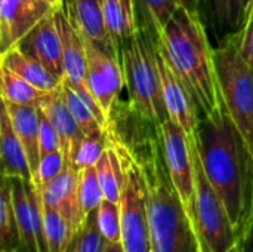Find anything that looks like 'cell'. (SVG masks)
Segmentation results:
<instances>
[{"label": "cell", "mask_w": 253, "mask_h": 252, "mask_svg": "<svg viewBox=\"0 0 253 252\" xmlns=\"http://www.w3.org/2000/svg\"><path fill=\"white\" fill-rule=\"evenodd\" d=\"M156 39L139 27L136 34L120 48L130 107L136 117L157 128L169 114L165 105L156 53Z\"/></svg>", "instance_id": "277c9868"}, {"label": "cell", "mask_w": 253, "mask_h": 252, "mask_svg": "<svg viewBox=\"0 0 253 252\" xmlns=\"http://www.w3.org/2000/svg\"><path fill=\"white\" fill-rule=\"evenodd\" d=\"M98 180L104 193V199L111 201L114 203H120L122 196V184H123V166L120 156L110 141L108 147L104 150L96 165Z\"/></svg>", "instance_id": "603a6c76"}, {"label": "cell", "mask_w": 253, "mask_h": 252, "mask_svg": "<svg viewBox=\"0 0 253 252\" xmlns=\"http://www.w3.org/2000/svg\"><path fill=\"white\" fill-rule=\"evenodd\" d=\"M139 27L156 40L163 34L166 25L179 7L178 0H135Z\"/></svg>", "instance_id": "7402d4cb"}, {"label": "cell", "mask_w": 253, "mask_h": 252, "mask_svg": "<svg viewBox=\"0 0 253 252\" xmlns=\"http://www.w3.org/2000/svg\"><path fill=\"white\" fill-rule=\"evenodd\" d=\"M4 178L9 181L10 186L12 203L21 233L22 250L24 252H39L37 239L34 235V226H33V209L27 193L25 181L19 177H4Z\"/></svg>", "instance_id": "ffe728a7"}, {"label": "cell", "mask_w": 253, "mask_h": 252, "mask_svg": "<svg viewBox=\"0 0 253 252\" xmlns=\"http://www.w3.org/2000/svg\"><path fill=\"white\" fill-rule=\"evenodd\" d=\"M249 6L251 0H212L209 4L216 24L228 27L234 31L243 28L248 19Z\"/></svg>", "instance_id": "4316f807"}, {"label": "cell", "mask_w": 253, "mask_h": 252, "mask_svg": "<svg viewBox=\"0 0 253 252\" xmlns=\"http://www.w3.org/2000/svg\"><path fill=\"white\" fill-rule=\"evenodd\" d=\"M240 31V43H239V50L242 58L253 67V18H249L243 28Z\"/></svg>", "instance_id": "836d02e7"}, {"label": "cell", "mask_w": 253, "mask_h": 252, "mask_svg": "<svg viewBox=\"0 0 253 252\" xmlns=\"http://www.w3.org/2000/svg\"><path fill=\"white\" fill-rule=\"evenodd\" d=\"M110 141L116 147L123 166L120 196L123 250L125 252H151L148 205L139 165L116 128L110 132Z\"/></svg>", "instance_id": "8992f818"}, {"label": "cell", "mask_w": 253, "mask_h": 252, "mask_svg": "<svg viewBox=\"0 0 253 252\" xmlns=\"http://www.w3.org/2000/svg\"><path fill=\"white\" fill-rule=\"evenodd\" d=\"M16 252H21V251H16Z\"/></svg>", "instance_id": "60d3db41"}, {"label": "cell", "mask_w": 253, "mask_h": 252, "mask_svg": "<svg viewBox=\"0 0 253 252\" xmlns=\"http://www.w3.org/2000/svg\"><path fill=\"white\" fill-rule=\"evenodd\" d=\"M55 12V10H53ZM53 12L39 21L16 46L28 56L44 65L58 80L64 79L62 42L55 22Z\"/></svg>", "instance_id": "7c38bea8"}, {"label": "cell", "mask_w": 253, "mask_h": 252, "mask_svg": "<svg viewBox=\"0 0 253 252\" xmlns=\"http://www.w3.org/2000/svg\"><path fill=\"white\" fill-rule=\"evenodd\" d=\"M249 18H253V0H251V6H249V12H248V19ZM246 19V21H248ZM246 24V22H245Z\"/></svg>", "instance_id": "f35d334b"}, {"label": "cell", "mask_w": 253, "mask_h": 252, "mask_svg": "<svg viewBox=\"0 0 253 252\" xmlns=\"http://www.w3.org/2000/svg\"><path fill=\"white\" fill-rule=\"evenodd\" d=\"M0 65L9 68L10 71L24 77L39 89L47 92L58 89L61 85V80H58L44 65H42L34 58L25 55L16 45L1 52Z\"/></svg>", "instance_id": "d6986e66"}, {"label": "cell", "mask_w": 253, "mask_h": 252, "mask_svg": "<svg viewBox=\"0 0 253 252\" xmlns=\"http://www.w3.org/2000/svg\"><path fill=\"white\" fill-rule=\"evenodd\" d=\"M157 43L203 116H213L225 108L213 49L209 45L202 16L178 7Z\"/></svg>", "instance_id": "3957f363"}, {"label": "cell", "mask_w": 253, "mask_h": 252, "mask_svg": "<svg viewBox=\"0 0 253 252\" xmlns=\"http://www.w3.org/2000/svg\"><path fill=\"white\" fill-rule=\"evenodd\" d=\"M62 6L70 22L82 37L96 43L120 59V52L105 25L104 0H64Z\"/></svg>", "instance_id": "5bb4252c"}, {"label": "cell", "mask_w": 253, "mask_h": 252, "mask_svg": "<svg viewBox=\"0 0 253 252\" xmlns=\"http://www.w3.org/2000/svg\"><path fill=\"white\" fill-rule=\"evenodd\" d=\"M122 140L141 169L148 205L151 252H205L172 183L159 131L156 138L145 135Z\"/></svg>", "instance_id": "7a4b0ae2"}, {"label": "cell", "mask_w": 253, "mask_h": 252, "mask_svg": "<svg viewBox=\"0 0 253 252\" xmlns=\"http://www.w3.org/2000/svg\"><path fill=\"white\" fill-rule=\"evenodd\" d=\"M46 0H0V49L15 46L39 21L52 13Z\"/></svg>", "instance_id": "8fae6325"}, {"label": "cell", "mask_w": 253, "mask_h": 252, "mask_svg": "<svg viewBox=\"0 0 253 252\" xmlns=\"http://www.w3.org/2000/svg\"><path fill=\"white\" fill-rule=\"evenodd\" d=\"M61 89H62L65 102L84 137H90V135L105 131L102 125L99 123L98 117L95 116V113L92 111V108L89 107V104L84 100H82L80 95L70 85H67L65 82H61Z\"/></svg>", "instance_id": "d4e9b609"}, {"label": "cell", "mask_w": 253, "mask_h": 252, "mask_svg": "<svg viewBox=\"0 0 253 252\" xmlns=\"http://www.w3.org/2000/svg\"><path fill=\"white\" fill-rule=\"evenodd\" d=\"M212 3V0H208V4H211Z\"/></svg>", "instance_id": "ab89813d"}, {"label": "cell", "mask_w": 253, "mask_h": 252, "mask_svg": "<svg viewBox=\"0 0 253 252\" xmlns=\"http://www.w3.org/2000/svg\"><path fill=\"white\" fill-rule=\"evenodd\" d=\"M104 18L108 34L120 52L123 43L139 30L135 0H104Z\"/></svg>", "instance_id": "ac0fdd59"}, {"label": "cell", "mask_w": 253, "mask_h": 252, "mask_svg": "<svg viewBox=\"0 0 253 252\" xmlns=\"http://www.w3.org/2000/svg\"><path fill=\"white\" fill-rule=\"evenodd\" d=\"M240 31L228 34L215 49L218 82L227 113L253 151V67L239 50Z\"/></svg>", "instance_id": "5b68a950"}, {"label": "cell", "mask_w": 253, "mask_h": 252, "mask_svg": "<svg viewBox=\"0 0 253 252\" xmlns=\"http://www.w3.org/2000/svg\"><path fill=\"white\" fill-rule=\"evenodd\" d=\"M86 59H87V86L104 111L107 120L114 126V108L122 89L126 86L125 71L119 58L84 39Z\"/></svg>", "instance_id": "9c48e42d"}, {"label": "cell", "mask_w": 253, "mask_h": 252, "mask_svg": "<svg viewBox=\"0 0 253 252\" xmlns=\"http://www.w3.org/2000/svg\"><path fill=\"white\" fill-rule=\"evenodd\" d=\"M39 150H40V159L52 151L61 150V140L53 125L42 110H40V129H39Z\"/></svg>", "instance_id": "d6a6232c"}, {"label": "cell", "mask_w": 253, "mask_h": 252, "mask_svg": "<svg viewBox=\"0 0 253 252\" xmlns=\"http://www.w3.org/2000/svg\"><path fill=\"white\" fill-rule=\"evenodd\" d=\"M179 7H184L194 16H202L200 15V1L199 0H178Z\"/></svg>", "instance_id": "d590c367"}, {"label": "cell", "mask_w": 253, "mask_h": 252, "mask_svg": "<svg viewBox=\"0 0 253 252\" xmlns=\"http://www.w3.org/2000/svg\"><path fill=\"white\" fill-rule=\"evenodd\" d=\"M197 143L206 177L240 241L253 221V151L227 108L200 119Z\"/></svg>", "instance_id": "6da1fadb"}, {"label": "cell", "mask_w": 253, "mask_h": 252, "mask_svg": "<svg viewBox=\"0 0 253 252\" xmlns=\"http://www.w3.org/2000/svg\"><path fill=\"white\" fill-rule=\"evenodd\" d=\"M44 116L50 120L53 125L59 140H61V151L64 153L65 163L76 166V156L79 151V147L84 138L82 129L79 128L76 119L73 117L65 98L62 95L61 85L58 89L49 92L43 104L39 107ZM77 168V166H76Z\"/></svg>", "instance_id": "9a60e30c"}, {"label": "cell", "mask_w": 253, "mask_h": 252, "mask_svg": "<svg viewBox=\"0 0 253 252\" xmlns=\"http://www.w3.org/2000/svg\"><path fill=\"white\" fill-rule=\"evenodd\" d=\"M65 166V157L61 150L52 151L40 159L37 174L34 177V183L37 186H44L50 180H53Z\"/></svg>", "instance_id": "1f68e13d"}, {"label": "cell", "mask_w": 253, "mask_h": 252, "mask_svg": "<svg viewBox=\"0 0 253 252\" xmlns=\"http://www.w3.org/2000/svg\"><path fill=\"white\" fill-rule=\"evenodd\" d=\"M0 76H1V101L40 107L46 100V97L49 95L47 91L39 89L24 77L18 76L16 73L1 65H0Z\"/></svg>", "instance_id": "44dd1931"}, {"label": "cell", "mask_w": 253, "mask_h": 252, "mask_svg": "<svg viewBox=\"0 0 253 252\" xmlns=\"http://www.w3.org/2000/svg\"><path fill=\"white\" fill-rule=\"evenodd\" d=\"M43 221L49 252H67L73 232L65 218L56 209L43 202Z\"/></svg>", "instance_id": "484cf974"}, {"label": "cell", "mask_w": 253, "mask_h": 252, "mask_svg": "<svg viewBox=\"0 0 253 252\" xmlns=\"http://www.w3.org/2000/svg\"><path fill=\"white\" fill-rule=\"evenodd\" d=\"M3 107L7 111L12 126L27 151L33 178H34L40 163V150H39L40 108L34 105L12 104L7 101H3Z\"/></svg>", "instance_id": "2e32d148"}, {"label": "cell", "mask_w": 253, "mask_h": 252, "mask_svg": "<svg viewBox=\"0 0 253 252\" xmlns=\"http://www.w3.org/2000/svg\"><path fill=\"white\" fill-rule=\"evenodd\" d=\"M156 53H157L163 100L169 119L182 128L191 146H199L197 143L199 123H200L199 107L194 98L191 97L190 91L178 76V73L172 68V65L166 59L157 42H156Z\"/></svg>", "instance_id": "30bf717a"}, {"label": "cell", "mask_w": 253, "mask_h": 252, "mask_svg": "<svg viewBox=\"0 0 253 252\" xmlns=\"http://www.w3.org/2000/svg\"><path fill=\"white\" fill-rule=\"evenodd\" d=\"M110 144V132L104 131L90 137H84L77 156H76V166L77 169H83L86 166H93L96 165L98 159L101 157V154L104 153V150L108 147Z\"/></svg>", "instance_id": "4dcf8cb0"}, {"label": "cell", "mask_w": 253, "mask_h": 252, "mask_svg": "<svg viewBox=\"0 0 253 252\" xmlns=\"http://www.w3.org/2000/svg\"><path fill=\"white\" fill-rule=\"evenodd\" d=\"M196 184V232L205 252H239L240 241L227 209L206 177L199 146H191Z\"/></svg>", "instance_id": "52a82bcc"}, {"label": "cell", "mask_w": 253, "mask_h": 252, "mask_svg": "<svg viewBox=\"0 0 253 252\" xmlns=\"http://www.w3.org/2000/svg\"><path fill=\"white\" fill-rule=\"evenodd\" d=\"M47 3H50L53 7H59V6H62V3H64V0H46Z\"/></svg>", "instance_id": "74e56055"}, {"label": "cell", "mask_w": 253, "mask_h": 252, "mask_svg": "<svg viewBox=\"0 0 253 252\" xmlns=\"http://www.w3.org/2000/svg\"><path fill=\"white\" fill-rule=\"evenodd\" d=\"M43 202L56 209L68 223L71 232L80 229L86 217L79 198V169L65 163L64 169L47 184L42 186Z\"/></svg>", "instance_id": "4fadbf2b"}, {"label": "cell", "mask_w": 253, "mask_h": 252, "mask_svg": "<svg viewBox=\"0 0 253 252\" xmlns=\"http://www.w3.org/2000/svg\"><path fill=\"white\" fill-rule=\"evenodd\" d=\"M105 244L98 227V209L89 214L79 230L73 233L67 252H101Z\"/></svg>", "instance_id": "83f0119b"}, {"label": "cell", "mask_w": 253, "mask_h": 252, "mask_svg": "<svg viewBox=\"0 0 253 252\" xmlns=\"http://www.w3.org/2000/svg\"><path fill=\"white\" fill-rule=\"evenodd\" d=\"M79 198L84 217L96 211L104 201V193L98 180L95 165L86 166L79 171Z\"/></svg>", "instance_id": "f1b7e54d"}, {"label": "cell", "mask_w": 253, "mask_h": 252, "mask_svg": "<svg viewBox=\"0 0 253 252\" xmlns=\"http://www.w3.org/2000/svg\"><path fill=\"white\" fill-rule=\"evenodd\" d=\"M168 169L182 206L196 227V184L191 144L181 126L169 117L157 126Z\"/></svg>", "instance_id": "ba28073f"}, {"label": "cell", "mask_w": 253, "mask_h": 252, "mask_svg": "<svg viewBox=\"0 0 253 252\" xmlns=\"http://www.w3.org/2000/svg\"><path fill=\"white\" fill-rule=\"evenodd\" d=\"M239 252H253V221L248 230V233L245 235V238L240 239V245H239Z\"/></svg>", "instance_id": "e575fe53"}, {"label": "cell", "mask_w": 253, "mask_h": 252, "mask_svg": "<svg viewBox=\"0 0 253 252\" xmlns=\"http://www.w3.org/2000/svg\"><path fill=\"white\" fill-rule=\"evenodd\" d=\"M101 252H125V250H123V245L122 244H113V242L105 241V244H104L102 251Z\"/></svg>", "instance_id": "8d00e7d4"}, {"label": "cell", "mask_w": 253, "mask_h": 252, "mask_svg": "<svg viewBox=\"0 0 253 252\" xmlns=\"http://www.w3.org/2000/svg\"><path fill=\"white\" fill-rule=\"evenodd\" d=\"M98 227L105 241L122 244V215L120 203L104 199L98 208Z\"/></svg>", "instance_id": "f546056e"}, {"label": "cell", "mask_w": 253, "mask_h": 252, "mask_svg": "<svg viewBox=\"0 0 253 252\" xmlns=\"http://www.w3.org/2000/svg\"><path fill=\"white\" fill-rule=\"evenodd\" d=\"M0 149L3 177H19L24 181L34 183L27 151L19 141L4 107L0 114Z\"/></svg>", "instance_id": "e0dca14e"}, {"label": "cell", "mask_w": 253, "mask_h": 252, "mask_svg": "<svg viewBox=\"0 0 253 252\" xmlns=\"http://www.w3.org/2000/svg\"><path fill=\"white\" fill-rule=\"evenodd\" d=\"M0 245L1 252H22V241L13 211L10 186L4 177L0 192Z\"/></svg>", "instance_id": "cb8c5ba5"}]
</instances>
